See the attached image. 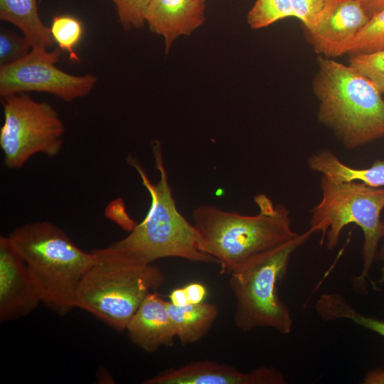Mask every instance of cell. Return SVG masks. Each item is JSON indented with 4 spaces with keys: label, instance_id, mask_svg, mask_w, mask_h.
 I'll return each instance as SVG.
<instances>
[{
    "label": "cell",
    "instance_id": "obj_1",
    "mask_svg": "<svg viewBox=\"0 0 384 384\" xmlns=\"http://www.w3.org/2000/svg\"><path fill=\"white\" fill-rule=\"evenodd\" d=\"M151 152L155 168L159 173L156 183L151 182L135 158H127L128 164L137 171L150 196L146 216L125 238L105 248L92 250L97 260L142 266L158 259L174 257L218 263L214 257L200 250L194 225L176 208L159 141L152 142Z\"/></svg>",
    "mask_w": 384,
    "mask_h": 384
},
{
    "label": "cell",
    "instance_id": "obj_8",
    "mask_svg": "<svg viewBox=\"0 0 384 384\" xmlns=\"http://www.w3.org/2000/svg\"><path fill=\"white\" fill-rule=\"evenodd\" d=\"M1 103L0 147L7 169H19L38 154L54 157L60 153L65 127L51 105L26 93L1 97Z\"/></svg>",
    "mask_w": 384,
    "mask_h": 384
},
{
    "label": "cell",
    "instance_id": "obj_12",
    "mask_svg": "<svg viewBox=\"0 0 384 384\" xmlns=\"http://www.w3.org/2000/svg\"><path fill=\"white\" fill-rule=\"evenodd\" d=\"M41 302L26 265L7 236H0V321L25 316Z\"/></svg>",
    "mask_w": 384,
    "mask_h": 384
},
{
    "label": "cell",
    "instance_id": "obj_3",
    "mask_svg": "<svg viewBox=\"0 0 384 384\" xmlns=\"http://www.w3.org/2000/svg\"><path fill=\"white\" fill-rule=\"evenodd\" d=\"M7 237L25 262L41 303L60 316L75 308L79 285L97 262L94 253L78 247L49 221L22 225Z\"/></svg>",
    "mask_w": 384,
    "mask_h": 384
},
{
    "label": "cell",
    "instance_id": "obj_30",
    "mask_svg": "<svg viewBox=\"0 0 384 384\" xmlns=\"http://www.w3.org/2000/svg\"><path fill=\"white\" fill-rule=\"evenodd\" d=\"M169 302L177 306H183L188 304L186 294L183 287L174 289L169 296Z\"/></svg>",
    "mask_w": 384,
    "mask_h": 384
},
{
    "label": "cell",
    "instance_id": "obj_10",
    "mask_svg": "<svg viewBox=\"0 0 384 384\" xmlns=\"http://www.w3.org/2000/svg\"><path fill=\"white\" fill-rule=\"evenodd\" d=\"M370 17L357 0H326L306 37L315 52L326 58L348 53L360 30Z\"/></svg>",
    "mask_w": 384,
    "mask_h": 384
},
{
    "label": "cell",
    "instance_id": "obj_15",
    "mask_svg": "<svg viewBox=\"0 0 384 384\" xmlns=\"http://www.w3.org/2000/svg\"><path fill=\"white\" fill-rule=\"evenodd\" d=\"M41 0H0V18L12 23L23 33L32 48L53 46L50 28L41 21L38 4Z\"/></svg>",
    "mask_w": 384,
    "mask_h": 384
},
{
    "label": "cell",
    "instance_id": "obj_32",
    "mask_svg": "<svg viewBox=\"0 0 384 384\" xmlns=\"http://www.w3.org/2000/svg\"><path fill=\"white\" fill-rule=\"evenodd\" d=\"M200 1H205V0H200Z\"/></svg>",
    "mask_w": 384,
    "mask_h": 384
},
{
    "label": "cell",
    "instance_id": "obj_11",
    "mask_svg": "<svg viewBox=\"0 0 384 384\" xmlns=\"http://www.w3.org/2000/svg\"><path fill=\"white\" fill-rule=\"evenodd\" d=\"M284 375L272 367L262 366L241 372L230 365L211 361L169 368L148 378L144 384H284Z\"/></svg>",
    "mask_w": 384,
    "mask_h": 384
},
{
    "label": "cell",
    "instance_id": "obj_13",
    "mask_svg": "<svg viewBox=\"0 0 384 384\" xmlns=\"http://www.w3.org/2000/svg\"><path fill=\"white\" fill-rule=\"evenodd\" d=\"M205 1L200 0H151L145 14L149 30L164 39L169 51L181 36L189 35L205 21Z\"/></svg>",
    "mask_w": 384,
    "mask_h": 384
},
{
    "label": "cell",
    "instance_id": "obj_27",
    "mask_svg": "<svg viewBox=\"0 0 384 384\" xmlns=\"http://www.w3.org/2000/svg\"><path fill=\"white\" fill-rule=\"evenodd\" d=\"M186 294L188 304H198L203 302L207 290L201 283H190L183 287Z\"/></svg>",
    "mask_w": 384,
    "mask_h": 384
},
{
    "label": "cell",
    "instance_id": "obj_9",
    "mask_svg": "<svg viewBox=\"0 0 384 384\" xmlns=\"http://www.w3.org/2000/svg\"><path fill=\"white\" fill-rule=\"evenodd\" d=\"M60 50L36 47L16 62L0 65V95L4 97L28 92H46L65 102L87 96L97 83L91 74L75 75L55 64Z\"/></svg>",
    "mask_w": 384,
    "mask_h": 384
},
{
    "label": "cell",
    "instance_id": "obj_6",
    "mask_svg": "<svg viewBox=\"0 0 384 384\" xmlns=\"http://www.w3.org/2000/svg\"><path fill=\"white\" fill-rule=\"evenodd\" d=\"M309 228L292 240L230 274L229 285L235 298L234 323L247 332L260 327L289 334L292 319L279 299L277 285L285 276L292 254L314 234Z\"/></svg>",
    "mask_w": 384,
    "mask_h": 384
},
{
    "label": "cell",
    "instance_id": "obj_21",
    "mask_svg": "<svg viewBox=\"0 0 384 384\" xmlns=\"http://www.w3.org/2000/svg\"><path fill=\"white\" fill-rule=\"evenodd\" d=\"M384 49V9L371 16L353 39L348 53H371Z\"/></svg>",
    "mask_w": 384,
    "mask_h": 384
},
{
    "label": "cell",
    "instance_id": "obj_28",
    "mask_svg": "<svg viewBox=\"0 0 384 384\" xmlns=\"http://www.w3.org/2000/svg\"><path fill=\"white\" fill-rule=\"evenodd\" d=\"M370 18L384 9V0H357Z\"/></svg>",
    "mask_w": 384,
    "mask_h": 384
},
{
    "label": "cell",
    "instance_id": "obj_26",
    "mask_svg": "<svg viewBox=\"0 0 384 384\" xmlns=\"http://www.w3.org/2000/svg\"><path fill=\"white\" fill-rule=\"evenodd\" d=\"M105 214L107 217L129 233L137 225V223L127 213L122 199H117L112 202L107 208Z\"/></svg>",
    "mask_w": 384,
    "mask_h": 384
},
{
    "label": "cell",
    "instance_id": "obj_29",
    "mask_svg": "<svg viewBox=\"0 0 384 384\" xmlns=\"http://www.w3.org/2000/svg\"><path fill=\"white\" fill-rule=\"evenodd\" d=\"M364 384H384V367L369 371L363 379Z\"/></svg>",
    "mask_w": 384,
    "mask_h": 384
},
{
    "label": "cell",
    "instance_id": "obj_4",
    "mask_svg": "<svg viewBox=\"0 0 384 384\" xmlns=\"http://www.w3.org/2000/svg\"><path fill=\"white\" fill-rule=\"evenodd\" d=\"M313 90L317 117L348 149L384 137V100L375 87L349 65L317 58Z\"/></svg>",
    "mask_w": 384,
    "mask_h": 384
},
{
    "label": "cell",
    "instance_id": "obj_22",
    "mask_svg": "<svg viewBox=\"0 0 384 384\" xmlns=\"http://www.w3.org/2000/svg\"><path fill=\"white\" fill-rule=\"evenodd\" d=\"M349 66L368 80L381 95L384 93V49L352 54Z\"/></svg>",
    "mask_w": 384,
    "mask_h": 384
},
{
    "label": "cell",
    "instance_id": "obj_17",
    "mask_svg": "<svg viewBox=\"0 0 384 384\" xmlns=\"http://www.w3.org/2000/svg\"><path fill=\"white\" fill-rule=\"evenodd\" d=\"M167 309L176 337L182 345L201 340L210 331L218 314L215 304L204 302L177 306L167 301Z\"/></svg>",
    "mask_w": 384,
    "mask_h": 384
},
{
    "label": "cell",
    "instance_id": "obj_18",
    "mask_svg": "<svg viewBox=\"0 0 384 384\" xmlns=\"http://www.w3.org/2000/svg\"><path fill=\"white\" fill-rule=\"evenodd\" d=\"M315 309L324 321L347 319L384 337V320L361 314L338 293L321 294L316 302Z\"/></svg>",
    "mask_w": 384,
    "mask_h": 384
},
{
    "label": "cell",
    "instance_id": "obj_16",
    "mask_svg": "<svg viewBox=\"0 0 384 384\" xmlns=\"http://www.w3.org/2000/svg\"><path fill=\"white\" fill-rule=\"evenodd\" d=\"M309 169L337 181H360L373 187H384V161L369 168L357 169L342 162L332 151L321 149L307 161Z\"/></svg>",
    "mask_w": 384,
    "mask_h": 384
},
{
    "label": "cell",
    "instance_id": "obj_5",
    "mask_svg": "<svg viewBox=\"0 0 384 384\" xmlns=\"http://www.w3.org/2000/svg\"><path fill=\"white\" fill-rule=\"evenodd\" d=\"M321 199L311 210L309 228L321 233L320 245L332 250L339 241L343 229L356 224L363 234V268L352 278L355 291L368 292L367 279L383 238V223L380 213L384 208V187H373L360 181H337L321 175Z\"/></svg>",
    "mask_w": 384,
    "mask_h": 384
},
{
    "label": "cell",
    "instance_id": "obj_31",
    "mask_svg": "<svg viewBox=\"0 0 384 384\" xmlns=\"http://www.w3.org/2000/svg\"><path fill=\"white\" fill-rule=\"evenodd\" d=\"M383 238H384V220H383ZM376 260H379L383 262V265L380 270V276L378 280V283L380 286H384V242L380 247V250L378 251Z\"/></svg>",
    "mask_w": 384,
    "mask_h": 384
},
{
    "label": "cell",
    "instance_id": "obj_2",
    "mask_svg": "<svg viewBox=\"0 0 384 384\" xmlns=\"http://www.w3.org/2000/svg\"><path fill=\"white\" fill-rule=\"evenodd\" d=\"M259 212L245 215L213 205L195 208L193 220L200 250L214 257L222 272H235L257 258L292 240L290 211L265 194L255 196Z\"/></svg>",
    "mask_w": 384,
    "mask_h": 384
},
{
    "label": "cell",
    "instance_id": "obj_25",
    "mask_svg": "<svg viewBox=\"0 0 384 384\" xmlns=\"http://www.w3.org/2000/svg\"><path fill=\"white\" fill-rule=\"evenodd\" d=\"M294 17L299 18L306 28L315 22L322 10L326 0H291Z\"/></svg>",
    "mask_w": 384,
    "mask_h": 384
},
{
    "label": "cell",
    "instance_id": "obj_14",
    "mask_svg": "<svg viewBox=\"0 0 384 384\" xmlns=\"http://www.w3.org/2000/svg\"><path fill=\"white\" fill-rule=\"evenodd\" d=\"M126 331L130 341L146 352L172 346L176 335L167 301L150 292L128 322Z\"/></svg>",
    "mask_w": 384,
    "mask_h": 384
},
{
    "label": "cell",
    "instance_id": "obj_20",
    "mask_svg": "<svg viewBox=\"0 0 384 384\" xmlns=\"http://www.w3.org/2000/svg\"><path fill=\"white\" fill-rule=\"evenodd\" d=\"M291 16V0H256L247 14V22L252 28L259 29Z\"/></svg>",
    "mask_w": 384,
    "mask_h": 384
},
{
    "label": "cell",
    "instance_id": "obj_19",
    "mask_svg": "<svg viewBox=\"0 0 384 384\" xmlns=\"http://www.w3.org/2000/svg\"><path fill=\"white\" fill-rule=\"evenodd\" d=\"M50 30L58 48L68 53L70 60L80 62V59L75 48L84 34L82 21L71 15H58L53 17Z\"/></svg>",
    "mask_w": 384,
    "mask_h": 384
},
{
    "label": "cell",
    "instance_id": "obj_24",
    "mask_svg": "<svg viewBox=\"0 0 384 384\" xmlns=\"http://www.w3.org/2000/svg\"><path fill=\"white\" fill-rule=\"evenodd\" d=\"M124 29L139 28L145 23V14L151 0H110Z\"/></svg>",
    "mask_w": 384,
    "mask_h": 384
},
{
    "label": "cell",
    "instance_id": "obj_23",
    "mask_svg": "<svg viewBox=\"0 0 384 384\" xmlns=\"http://www.w3.org/2000/svg\"><path fill=\"white\" fill-rule=\"evenodd\" d=\"M29 41L23 36L1 28L0 30V65L10 64L26 56L31 50Z\"/></svg>",
    "mask_w": 384,
    "mask_h": 384
},
{
    "label": "cell",
    "instance_id": "obj_7",
    "mask_svg": "<svg viewBox=\"0 0 384 384\" xmlns=\"http://www.w3.org/2000/svg\"><path fill=\"white\" fill-rule=\"evenodd\" d=\"M164 282L162 271L151 264L97 260L79 285L75 306L122 332L145 297Z\"/></svg>",
    "mask_w": 384,
    "mask_h": 384
}]
</instances>
